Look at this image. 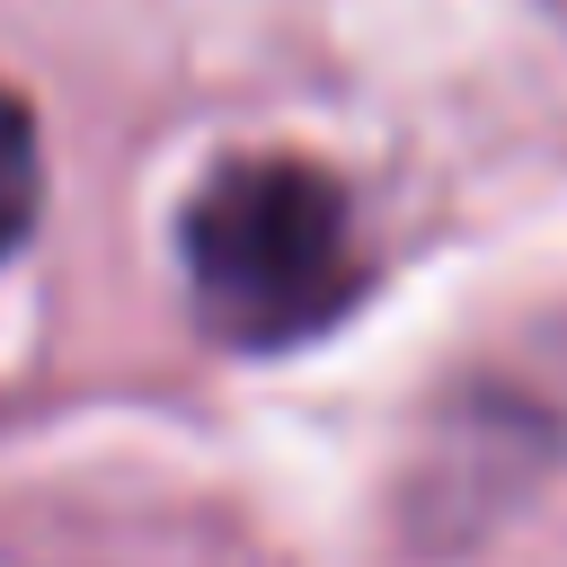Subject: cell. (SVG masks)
<instances>
[{
  "label": "cell",
  "mask_w": 567,
  "mask_h": 567,
  "mask_svg": "<svg viewBox=\"0 0 567 567\" xmlns=\"http://www.w3.org/2000/svg\"><path fill=\"white\" fill-rule=\"evenodd\" d=\"M186 284L230 346H301L363 292L354 204L310 159H230L186 204Z\"/></svg>",
  "instance_id": "1"
},
{
  "label": "cell",
  "mask_w": 567,
  "mask_h": 567,
  "mask_svg": "<svg viewBox=\"0 0 567 567\" xmlns=\"http://www.w3.org/2000/svg\"><path fill=\"white\" fill-rule=\"evenodd\" d=\"M35 186H44V168H35V133H27V106L0 89V257L27 239V221H35Z\"/></svg>",
  "instance_id": "2"
}]
</instances>
